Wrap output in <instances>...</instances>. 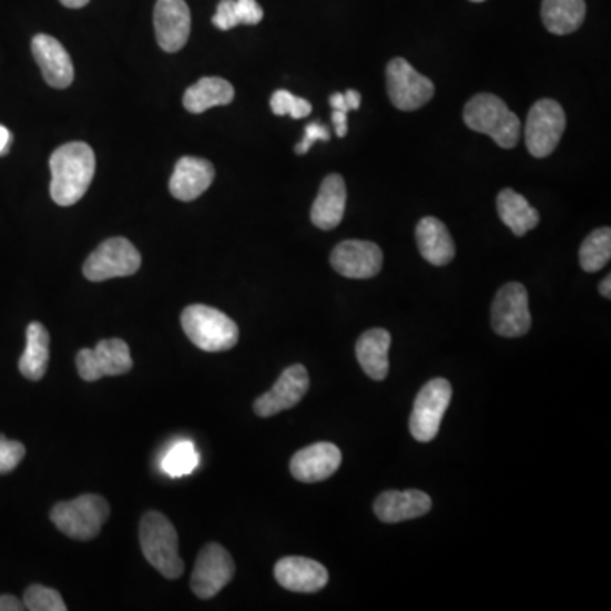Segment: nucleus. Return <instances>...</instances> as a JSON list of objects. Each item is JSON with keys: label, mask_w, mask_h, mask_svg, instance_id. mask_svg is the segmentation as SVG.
<instances>
[{"label": "nucleus", "mask_w": 611, "mask_h": 611, "mask_svg": "<svg viewBox=\"0 0 611 611\" xmlns=\"http://www.w3.org/2000/svg\"><path fill=\"white\" fill-rule=\"evenodd\" d=\"M26 449L21 441L9 440L0 435V475H9L24 459Z\"/></svg>", "instance_id": "32"}, {"label": "nucleus", "mask_w": 611, "mask_h": 611, "mask_svg": "<svg viewBox=\"0 0 611 611\" xmlns=\"http://www.w3.org/2000/svg\"><path fill=\"white\" fill-rule=\"evenodd\" d=\"M470 2H485V0H470Z\"/></svg>", "instance_id": "43"}, {"label": "nucleus", "mask_w": 611, "mask_h": 611, "mask_svg": "<svg viewBox=\"0 0 611 611\" xmlns=\"http://www.w3.org/2000/svg\"><path fill=\"white\" fill-rule=\"evenodd\" d=\"M281 587L293 593H316L328 584L325 566L308 558H284L274 568Z\"/></svg>", "instance_id": "18"}, {"label": "nucleus", "mask_w": 611, "mask_h": 611, "mask_svg": "<svg viewBox=\"0 0 611 611\" xmlns=\"http://www.w3.org/2000/svg\"><path fill=\"white\" fill-rule=\"evenodd\" d=\"M189 340L204 352L232 350L238 344L240 329L230 316L206 304H192L181 316Z\"/></svg>", "instance_id": "4"}, {"label": "nucleus", "mask_w": 611, "mask_h": 611, "mask_svg": "<svg viewBox=\"0 0 611 611\" xmlns=\"http://www.w3.org/2000/svg\"><path fill=\"white\" fill-rule=\"evenodd\" d=\"M200 466V454L191 440H181L163 456L162 469L169 478H184Z\"/></svg>", "instance_id": "29"}, {"label": "nucleus", "mask_w": 611, "mask_h": 611, "mask_svg": "<svg viewBox=\"0 0 611 611\" xmlns=\"http://www.w3.org/2000/svg\"><path fill=\"white\" fill-rule=\"evenodd\" d=\"M140 543L146 561L166 579L184 574V561L179 553V536L165 515L149 511L140 525Z\"/></svg>", "instance_id": "3"}, {"label": "nucleus", "mask_w": 611, "mask_h": 611, "mask_svg": "<svg viewBox=\"0 0 611 611\" xmlns=\"http://www.w3.org/2000/svg\"><path fill=\"white\" fill-rule=\"evenodd\" d=\"M309 389V376L306 367L296 364L287 367L281 374L277 383L272 386L271 391L262 395L255 401L254 409L261 418L279 415L281 411L294 408L299 405L301 399L306 396Z\"/></svg>", "instance_id": "14"}, {"label": "nucleus", "mask_w": 611, "mask_h": 611, "mask_svg": "<svg viewBox=\"0 0 611 611\" xmlns=\"http://www.w3.org/2000/svg\"><path fill=\"white\" fill-rule=\"evenodd\" d=\"M214 181L213 163L197 156H182L175 163V171L172 174L171 187L172 196L175 200L191 203L197 200L201 194L207 191Z\"/></svg>", "instance_id": "19"}, {"label": "nucleus", "mask_w": 611, "mask_h": 611, "mask_svg": "<svg viewBox=\"0 0 611 611\" xmlns=\"http://www.w3.org/2000/svg\"><path fill=\"white\" fill-rule=\"evenodd\" d=\"M450 401H452V386L449 380L437 377L421 387L409 418V431L415 440L427 444L437 437Z\"/></svg>", "instance_id": "7"}, {"label": "nucleus", "mask_w": 611, "mask_h": 611, "mask_svg": "<svg viewBox=\"0 0 611 611\" xmlns=\"http://www.w3.org/2000/svg\"><path fill=\"white\" fill-rule=\"evenodd\" d=\"M11 133H9L8 128L0 124V155H6L9 152V146H11Z\"/></svg>", "instance_id": "39"}, {"label": "nucleus", "mask_w": 611, "mask_h": 611, "mask_svg": "<svg viewBox=\"0 0 611 611\" xmlns=\"http://www.w3.org/2000/svg\"><path fill=\"white\" fill-rule=\"evenodd\" d=\"M430 510V496L418 489L386 491L374 503V511L384 523H401V521L424 517Z\"/></svg>", "instance_id": "20"}, {"label": "nucleus", "mask_w": 611, "mask_h": 611, "mask_svg": "<svg viewBox=\"0 0 611 611\" xmlns=\"http://www.w3.org/2000/svg\"><path fill=\"white\" fill-rule=\"evenodd\" d=\"M345 207H347V187L342 175L332 174L323 181L318 196L312 207V221L316 228H337L344 220Z\"/></svg>", "instance_id": "21"}, {"label": "nucleus", "mask_w": 611, "mask_h": 611, "mask_svg": "<svg viewBox=\"0 0 611 611\" xmlns=\"http://www.w3.org/2000/svg\"><path fill=\"white\" fill-rule=\"evenodd\" d=\"M65 8L82 9L91 2V0H60Z\"/></svg>", "instance_id": "41"}, {"label": "nucleus", "mask_w": 611, "mask_h": 611, "mask_svg": "<svg viewBox=\"0 0 611 611\" xmlns=\"http://www.w3.org/2000/svg\"><path fill=\"white\" fill-rule=\"evenodd\" d=\"M329 131L325 124L312 123L304 130L303 142L296 146L297 155H306L316 142H328Z\"/></svg>", "instance_id": "34"}, {"label": "nucleus", "mask_w": 611, "mask_h": 611, "mask_svg": "<svg viewBox=\"0 0 611 611\" xmlns=\"http://www.w3.org/2000/svg\"><path fill=\"white\" fill-rule=\"evenodd\" d=\"M496 206H498L501 221L517 236L527 235L530 230L537 228V225H539L540 216L536 207L530 206L529 201L515 192L513 189H505V191L499 192Z\"/></svg>", "instance_id": "26"}, {"label": "nucleus", "mask_w": 611, "mask_h": 611, "mask_svg": "<svg viewBox=\"0 0 611 611\" xmlns=\"http://www.w3.org/2000/svg\"><path fill=\"white\" fill-rule=\"evenodd\" d=\"M31 50L50 88L67 89L72 85L75 79L72 59L59 40L48 34H37L31 43Z\"/></svg>", "instance_id": "17"}, {"label": "nucleus", "mask_w": 611, "mask_h": 611, "mask_svg": "<svg viewBox=\"0 0 611 611\" xmlns=\"http://www.w3.org/2000/svg\"><path fill=\"white\" fill-rule=\"evenodd\" d=\"M233 99H235V89L228 80L220 77H204L185 91L184 108L189 113L201 114L216 105L232 104Z\"/></svg>", "instance_id": "24"}, {"label": "nucleus", "mask_w": 611, "mask_h": 611, "mask_svg": "<svg viewBox=\"0 0 611 611\" xmlns=\"http://www.w3.org/2000/svg\"><path fill=\"white\" fill-rule=\"evenodd\" d=\"M50 360V333L41 323L34 322L26 329L24 354L19 358V370L30 380H41Z\"/></svg>", "instance_id": "25"}, {"label": "nucleus", "mask_w": 611, "mask_h": 611, "mask_svg": "<svg viewBox=\"0 0 611 611\" xmlns=\"http://www.w3.org/2000/svg\"><path fill=\"white\" fill-rule=\"evenodd\" d=\"M235 18L238 26H255L264 19V11L257 0H235Z\"/></svg>", "instance_id": "33"}, {"label": "nucleus", "mask_w": 611, "mask_h": 611, "mask_svg": "<svg viewBox=\"0 0 611 611\" xmlns=\"http://www.w3.org/2000/svg\"><path fill=\"white\" fill-rule=\"evenodd\" d=\"M51 200L72 206L82 200L95 174V155L88 143L72 142L54 150L50 159Z\"/></svg>", "instance_id": "1"}, {"label": "nucleus", "mask_w": 611, "mask_h": 611, "mask_svg": "<svg viewBox=\"0 0 611 611\" xmlns=\"http://www.w3.org/2000/svg\"><path fill=\"white\" fill-rule=\"evenodd\" d=\"M235 562L225 547L207 543L200 552L196 568L192 572L191 588L201 600H211L232 581Z\"/></svg>", "instance_id": "12"}, {"label": "nucleus", "mask_w": 611, "mask_h": 611, "mask_svg": "<svg viewBox=\"0 0 611 611\" xmlns=\"http://www.w3.org/2000/svg\"><path fill=\"white\" fill-rule=\"evenodd\" d=\"M142 267V255L130 240L114 236L89 255L83 264V275L92 283L116 279V277H130Z\"/></svg>", "instance_id": "6"}, {"label": "nucleus", "mask_w": 611, "mask_h": 611, "mask_svg": "<svg viewBox=\"0 0 611 611\" xmlns=\"http://www.w3.org/2000/svg\"><path fill=\"white\" fill-rule=\"evenodd\" d=\"M329 105H332L335 111H344V113H348L347 102H345L344 94H340V92H337V94H333L332 98H329Z\"/></svg>", "instance_id": "40"}, {"label": "nucleus", "mask_w": 611, "mask_h": 611, "mask_svg": "<svg viewBox=\"0 0 611 611\" xmlns=\"http://www.w3.org/2000/svg\"><path fill=\"white\" fill-rule=\"evenodd\" d=\"M156 41L166 53H175L187 43L191 34V11L184 0H156Z\"/></svg>", "instance_id": "15"}, {"label": "nucleus", "mask_w": 611, "mask_h": 611, "mask_svg": "<svg viewBox=\"0 0 611 611\" xmlns=\"http://www.w3.org/2000/svg\"><path fill=\"white\" fill-rule=\"evenodd\" d=\"M213 24L221 31H230L238 26L235 18V0H221L216 14L213 16Z\"/></svg>", "instance_id": "35"}, {"label": "nucleus", "mask_w": 611, "mask_h": 611, "mask_svg": "<svg viewBox=\"0 0 611 611\" xmlns=\"http://www.w3.org/2000/svg\"><path fill=\"white\" fill-rule=\"evenodd\" d=\"M600 294H601V296L607 297V299H610V297H611V277H610V275H607V277H604V281H601Z\"/></svg>", "instance_id": "42"}, {"label": "nucleus", "mask_w": 611, "mask_h": 611, "mask_svg": "<svg viewBox=\"0 0 611 611\" xmlns=\"http://www.w3.org/2000/svg\"><path fill=\"white\" fill-rule=\"evenodd\" d=\"M26 610L24 603L12 597V594H4L0 597V611H22Z\"/></svg>", "instance_id": "37"}, {"label": "nucleus", "mask_w": 611, "mask_h": 611, "mask_svg": "<svg viewBox=\"0 0 611 611\" xmlns=\"http://www.w3.org/2000/svg\"><path fill=\"white\" fill-rule=\"evenodd\" d=\"M347 114L348 113H344V111H335V109H333L332 121L338 138H344L345 134L348 133Z\"/></svg>", "instance_id": "36"}, {"label": "nucleus", "mask_w": 611, "mask_h": 611, "mask_svg": "<svg viewBox=\"0 0 611 611\" xmlns=\"http://www.w3.org/2000/svg\"><path fill=\"white\" fill-rule=\"evenodd\" d=\"M272 113L275 116H291L303 120L312 114L313 105L306 99L296 98L289 91H277L271 99Z\"/></svg>", "instance_id": "31"}, {"label": "nucleus", "mask_w": 611, "mask_h": 611, "mask_svg": "<svg viewBox=\"0 0 611 611\" xmlns=\"http://www.w3.org/2000/svg\"><path fill=\"white\" fill-rule=\"evenodd\" d=\"M492 329L499 337H525L532 326L529 293L521 284L510 283L496 294L491 308Z\"/></svg>", "instance_id": "10"}, {"label": "nucleus", "mask_w": 611, "mask_h": 611, "mask_svg": "<svg viewBox=\"0 0 611 611\" xmlns=\"http://www.w3.org/2000/svg\"><path fill=\"white\" fill-rule=\"evenodd\" d=\"M340 466V449L329 441H318L293 457L291 475L301 482H319L332 478Z\"/></svg>", "instance_id": "16"}, {"label": "nucleus", "mask_w": 611, "mask_h": 611, "mask_svg": "<svg viewBox=\"0 0 611 611\" xmlns=\"http://www.w3.org/2000/svg\"><path fill=\"white\" fill-rule=\"evenodd\" d=\"M416 243L428 264L444 267L456 257V245L447 226L437 217H424L416 226Z\"/></svg>", "instance_id": "22"}, {"label": "nucleus", "mask_w": 611, "mask_h": 611, "mask_svg": "<svg viewBox=\"0 0 611 611\" xmlns=\"http://www.w3.org/2000/svg\"><path fill=\"white\" fill-rule=\"evenodd\" d=\"M566 131V113L559 102L542 99L530 109L525 124V145L530 155L546 159L558 149Z\"/></svg>", "instance_id": "8"}, {"label": "nucleus", "mask_w": 611, "mask_h": 611, "mask_svg": "<svg viewBox=\"0 0 611 611\" xmlns=\"http://www.w3.org/2000/svg\"><path fill=\"white\" fill-rule=\"evenodd\" d=\"M26 610L31 611H65L67 604L63 601L62 594L51 588L33 584L28 588L24 593Z\"/></svg>", "instance_id": "30"}, {"label": "nucleus", "mask_w": 611, "mask_h": 611, "mask_svg": "<svg viewBox=\"0 0 611 611\" xmlns=\"http://www.w3.org/2000/svg\"><path fill=\"white\" fill-rule=\"evenodd\" d=\"M391 335L383 328L367 329L355 345L358 364L374 380H384L389 373Z\"/></svg>", "instance_id": "23"}, {"label": "nucleus", "mask_w": 611, "mask_h": 611, "mask_svg": "<svg viewBox=\"0 0 611 611\" xmlns=\"http://www.w3.org/2000/svg\"><path fill=\"white\" fill-rule=\"evenodd\" d=\"M329 264L347 279H370L383 268V252L376 243L347 240L333 248Z\"/></svg>", "instance_id": "13"}, {"label": "nucleus", "mask_w": 611, "mask_h": 611, "mask_svg": "<svg viewBox=\"0 0 611 611\" xmlns=\"http://www.w3.org/2000/svg\"><path fill=\"white\" fill-rule=\"evenodd\" d=\"M464 121L469 130L491 136L501 149H515L520 140V120L498 95H475L464 109Z\"/></svg>", "instance_id": "2"}, {"label": "nucleus", "mask_w": 611, "mask_h": 611, "mask_svg": "<svg viewBox=\"0 0 611 611\" xmlns=\"http://www.w3.org/2000/svg\"><path fill=\"white\" fill-rule=\"evenodd\" d=\"M77 370L88 383L109 376H123L133 369L130 347L120 338L101 340L95 348H82L77 354Z\"/></svg>", "instance_id": "9"}, {"label": "nucleus", "mask_w": 611, "mask_h": 611, "mask_svg": "<svg viewBox=\"0 0 611 611\" xmlns=\"http://www.w3.org/2000/svg\"><path fill=\"white\" fill-rule=\"evenodd\" d=\"M345 102H347L348 111H355V109L360 108V102H363V95L360 92L354 91V89H348L347 92H344Z\"/></svg>", "instance_id": "38"}, {"label": "nucleus", "mask_w": 611, "mask_h": 611, "mask_svg": "<svg viewBox=\"0 0 611 611\" xmlns=\"http://www.w3.org/2000/svg\"><path fill=\"white\" fill-rule=\"evenodd\" d=\"M387 94L401 111L424 108L435 94V85L428 77L416 72L405 59H395L386 69Z\"/></svg>", "instance_id": "11"}, {"label": "nucleus", "mask_w": 611, "mask_h": 611, "mask_svg": "<svg viewBox=\"0 0 611 611\" xmlns=\"http://www.w3.org/2000/svg\"><path fill=\"white\" fill-rule=\"evenodd\" d=\"M611 258V230L600 228L591 233L579 250V262H581L582 271L593 272L601 271Z\"/></svg>", "instance_id": "28"}, {"label": "nucleus", "mask_w": 611, "mask_h": 611, "mask_svg": "<svg viewBox=\"0 0 611 611\" xmlns=\"http://www.w3.org/2000/svg\"><path fill=\"white\" fill-rule=\"evenodd\" d=\"M587 18L584 0H543L542 21L552 34L574 33Z\"/></svg>", "instance_id": "27"}, {"label": "nucleus", "mask_w": 611, "mask_h": 611, "mask_svg": "<svg viewBox=\"0 0 611 611\" xmlns=\"http://www.w3.org/2000/svg\"><path fill=\"white\" fill-rule=\"evenodd\" d=\"M109 505L102 496L82 495L72 501L54 505L50 518L70 539L92 540L101 533L109 518Z\"/></svg>", "instance_id": "5"}]
</instances>
